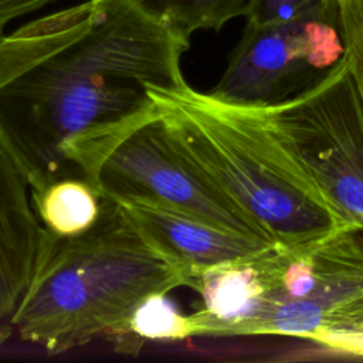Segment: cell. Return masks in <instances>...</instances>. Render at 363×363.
Segmentation results:
<instances>
[{"label": "cell", "instance_id": "6da1fadb", "mask_svg": "<svg viewBox=\"0 0 363 363\" xmlns=\"http://www.w3.org/2000/svg\"><path fill=\"white\" fill-rule=\"evenodd\" d=\"M189 45L140 0H86L0 34V136L31 197L64 179L96 187L111 152L159 113L150 89L186 84Z\"/></svg>", "mask_w": 363, "mask_h": 363}, {"label": "cell", "instance_id": "7a4b0ae2", "mask_svg": "<svg viewBox=\"0 0 363 363\" xmlns=\"http://www.w3.org/2000/svg\"><path fill=\"white\" fill-rule=\"evenodd\" d=\"M167 138L271 244L291 245L356 223L322 189L274 122L271 104L152 88Z\"/></svg>", "mask_w": 363, "mask_h": 363}, {"label": "cell", "instance_id": "3957f363", "mask_svg": "<svg viewBox=\"0 0 363 363\" xmlns=\"http://www.w3.org/2000/svg\"><path fill=\"white\" fill-rule=\"evenodd\" d=\"M179 286H189V272L160 254L116 201L102 196L101 216L89 230L51 235L13 316V335L48 353H64L109 337L146 296Z\"/></svg>", "mask_w": 363, "mask_h": 363}, {"label": "cell", "instance_id": "277c9868", "mask_svg": "<svg viewBox=\"0 0 363 363\" xmlns=\"http://www.w3.org/2000/svg\"><path fill=\"white\" fill-rule=\"evenodd\" d=\"M271 109L305 167L363 225V111L346 55L294 96L271 102Z\"/></svg>", "mask_w": 363, "mask_h": 363}, {"label": "cell", "instance_id": "5b68a950", "mask_svg": "<svg viewBox=\"0 0 363 363\" xmlns=\"http://www.w3.org/2000/svg\"><path fill=\"white\" fill-rule=\"evenodd\" d=\"M96 187L116 203L173 210L271 244L255 223L172 145L159 113L111 152L99 167Z\"/></svg>", "mask_w": 363, "mask_h": 363}, {"label": "cell", "instance_id": "8992f818", "mask_svg": "<svg viewBox=\"0 0 363 363\" xmlns=\"http://www.w3.org/2000/svg\"><path fill=\"white\" fill-rule=\"evenodd\" d=\"M343 55L337 1L322 0L289 21L247 23L210 94L228 102L271 104L298 79L318 78Z\"/></svg>", "mask_w": 363, "mask_h": 363}, {"label": "cell", "instance_id": "52a82bcc", "mask_svg": "<svg viewBox=\"0 0 363 363\" xmlns=\"http://www.w3.org/2000/svg\"><path fill=\"white\" fill-rule=\"evenodd\" d=\"M31 200V186L0 136V349L51 240Z\"/></svg>", "mask_w": 363, "mask_h": 363}, {"label": "cell", "instance_id": "ba28073f", "mask_svg": "<svg viewBox=\"0 0 363 363\" xmlns=\"http://www.w3.org/2000/svg\"><path fill=\"white\" fill-rule=\"evenodd\" d=\"M354 332H363V268L322 284L305 299L258 311L238 326L235 336L281 335L316 342Z\"/></svg>", "mask_w": 363, "mask_h": 363}, {"label": "cell", "instance_id": "9c48e42d", "mask_svg": "<svg viewBox=\"0 0 363 363\" xmlns=\"http://www.w3.org/2000/svg\"><path fill=\"white\" fill-rule=\"evenodd\" d=\"M133 225L164 257L191 278L213 265L257 252L265 241L228 233L182 213L140 203H118Z\"/></svg>", "mask_w": 363, "mask_h": 363}, {"label": "cell", "instance_id": "30bf717a", "mask_svg": "<svg viewBox=\"0 0 363 363\" xmlns=\"http://www.w3.org/2000/svg\"><path fill=\"white\" fill-rule=\"evenodd\" d=\"M47 230L57 237H74L89 230L102 210L101 191L85 180L64 179L31 197Z\"/></svg>", "mask_w": 363, "mask_h": 363}, {"label": "cell", "instance_id": "8fae6325", "mask_svg": "<svg viewBox=\"0 0 363 363\" xmlns=\"http://www.w3.org/2000/svg\"><path fill=\"white\" fill-rule=\"evenodd\" d=\"M166 295L152 294L139 302L109 336L116 352L138 353L145 342H182L191 337L189 316L180 313Z\"/></svg>", "mask_w": 363, "mask_h": 363}, {"label": "cell", "instance_id": "7c38bea8", "mask_svg": "<svg viewBox=\"0 0 363 363\" xmlns=\"http://www.w3.org/2000/svg\"><path fill=\"white\" fill-rule=\"evenodd\" d=\"M177 34L190 38L199 30H220L235 17H247L254 0H140Z\"/></svg>", "mask_w": 363, "mask_h": 363}, {"label": "cell", "instance_id": "4fadbf2b", "mask_svg": "<svg viewBox=\"0 0 363 363\" xmlns=\"http://www.w3.org/2000/svg\"><path fill=\"white\" fill-rule=\"evenodd\" d=\"M336 1L345 55L363 111V0Z\"/></svg>", "mask_w": 363, "mask_h": 363}, {"label": "cell", "instance_id": "5bb4252c", "mask_svg": "<svg viewBox=\"0 0 363 363\" xmlns=\"http://www.w3.org/2000/svg\"><path fill=\"white\" fill-rule=\"evenodd\" d=\"M322 0H254L247 23L269 26L289 21L308 13Z\"/></svg>", "mask_w": 363, "mask_h": 363}, {"label": "cell", "instance_id": "9a60e30c", "mask_svg": "<svg viewBox=\"0 0 363 363\" xmlns=\"http://www.w3.org/2000/svg\"><path fill=\"white\" fill-rule=\"evenodd\" d=\"M316 343L337 352L363 356V332L326 335L319 337Z\"/></svg>", "mask_w": 363, "mask_h": 363}, {"label": "cell", "instance_id": "2e32d148", "mask_svg": "<svg viewBox=\"0 0 363 363\" xmlns=\"http://www.w3.org/2000/svg\"><path fill=\"white\" fill-rule=\"evenodd\" d=\"M50 1L52 0H0V34L16 17L35 11Z\"/></svg>", "mask_w": 363, "mask_h": 363}]
</instances>
